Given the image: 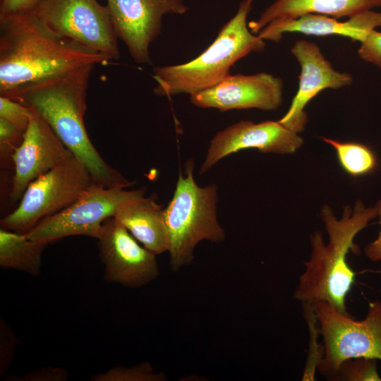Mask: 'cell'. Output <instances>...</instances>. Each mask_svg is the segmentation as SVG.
Wrapping results in <instances>:
<instances>
[{
	"instance_id": "cell-1",
	"label": "cell",
	"mask_w": 381,
	"mask_h": 381,
	"mask_svg": "<svg viewBox=\"0 0 381 381\" xmlns=\"http://www.w3.org/2000/svg\"><path fill=\"white\" fill-rule=\"evenodd\" d=\"M95 65H87L18 87L4 95L36 111L87 167L95 183L127 188L133 182L110 167L92 143L84 124L87 90Z\"/></svg>"
},
{
	"instance_id": "cell-2",
	"label": "cell",
	"mask_w": 381,
	"mask_h": 381,
	"mask_svg": "<svg viewBox=\"0 0 381 381\" xmlns=\"http://www.w3.org/2000/svg\"><path fill=\"white\" fill-rule=\"evenodd\" d=\"M111 59L49 30L33 12L0 18V95L22 85Z\"/></svg>"
},
{
	"instance_id": "cell-3",
	"label": "cell",
	"mask_w": 381,
	"mask_h": 381,
	"mask_svg": "<svg viewBox=\"0 0 381 381\" xmlns=\"http://www.w3.org/2000/svg\"><path fill=\"white\" fill-rule=\"evenodd\" d=\"M321 217L329 241L325 243L320 231L311 234L310 259L304 262L305 271L298 278L294 298L302 303L322 301L348 314L346 298L354 283L356 273L348 264L346 256L350 250L355 254L360 253L354 238L377 217V208L365 207L358 200L353 209L344 207L341 218L337 219L332 209L325 205Z\"/></svg>"
},
{
	"instance_id": "cell-4",
	"label": "cell",
	"mask_w": 381,
	"mask_h": 381,
	"mask_svg": "<svg viewBox=\"0 0 381 381\" xmlns=\"http://www.w3.org/2000/svg\"><path fill=\"white\" fill-rule=\"evenodd\" d=\"M254 0H243L237 12L224 24L214 41L195 59L182 64L157 66L153 78L158 96L190 95L208 89L230 75L231 66L251 52L265 49V40L247 23Z\"/></svg>"
},
{
	"instance_id": "cell-5",
	"label": "cell",
	"mask_w": 381,
	"mask_h": 381,
	"mask_svg": "<svg viewBox=\"0 0 381 381\" xmlns=\"http://www.w3.org/2000/svg\"><path fill=\"white\" fill-rule=\"evenodd\" d=\"M193 168L190 159L185 165V175L180 173L173 198L164 208L169 262L174 271L191 264L200 241L218 243L226 237L217 217V186H199L193 178Z\"/></svg>"
},
{
	"instance_id": "cell-6",
	"label": "cell",
	"mask_w": 381,
	"mask_h": 381,
	"mask_svg": "<svg viewBox=\"0 0 381 381\" xmlns=\"http://www.w3.org/2000/svg\"><path fill=\"white\" fill-rule=\"evenodd\" d=\"M319 332L322 337L324 355L318 370L333 381L341 363L352 358L381 361V301L369 302L363 320L341 313L327 303H313Z\"/></svg>"
},
{
	"instance_id": "cell-7",
	"label": "cell",
	"mask_w": 381,
	"mask_h": 381,
	"mask_svg": "<svg viewBox=\"0 0 381 381\" xmlns=\"http://www.w3.org/2000/svg\"><path fill=\"white\" fill-rule=\"evenodd\" d=\"M93 183L86 165L73 156L31 182L17 208L1 219V226L25 234L68 207Z\"/></svg>"
},
{
	"instance_id": "cell-8",
	"label": "cell",
	"mask_w": 381,
	"mask_h": 381,
	"mask_svg": "<svg viewBox=\"0 0 381 381\" xmlns=\"http://www.w3.org/2000/svg\"><path fill=\"white\" fill-rule=\"evenodd\" d=\"M145 193L144 187L128 190L93 183L68 207L42 219L24 234L32 241L46 244L76 235L97 239L105 219L114 217L121 205Z\"/></svg>"
},
{
	"instance_id": "cell-9",
	"label": "cell",
	"mask_w": 381,
	"mask_h": 381,
	"mask_svg": "<svg viewBox=\"0 0 381 381\" xmlns=\"http://www.w3.org/2000/svg\"><path fill=\"white\" fill-rule=\"evenodd\" d=\"M33 13L55 34L111 60L119 58L108 8L97 0H42Z\"/></svg>"
},
{
	"instance_id": "cell-10",
	"label": "cell",
	"mask_w": 381,
	"mask_h": 381,
	"mask_svg": "<svg viewBox=\"0 0 381 381\" xmlns=\"http://www.w3.org/2000/svg\"><path fill=\"white\" fill-rule=\"evenodd\" d=\"M97 240L107 282L136 289L158 277L156 255L140 245L114 217L104 221Z\"/></svg>"
},
{
	"instance_id": "cell-11",
	"label": "cell",
	"mask_w": 381,
	"mask_h": 381,
	"mask_svg": "<svg viewBox=\"0 0 381 381\" xmlns=\"http://www.w3.org/2000/svg\"><path fill=\"white\" fill-rule=\"evenodd\" d=\"M111 24L133 59L152 64L150 46L159 35L167 14L183 15L188 7L183 0H107Z\"/></svg>"
},
{
	"instance_id": "cell-12",
	"label": "cell",
	"mask_w": 381,
	"mask_h": 381,
	"mask_svg": "<svg viewBox=\"0 0 381 381\" xmlns=\"http://www.w3.org/2000/svg\"><path fill=\"white\" fill-rule=\"evenodd\" d=\"M73 156L46 121L32 109L23 141L12 157L14 175L11 200L14 202L20 200L31 182Z\"/></svg>"
},
{
	"instance_id": "cell-13",
	"label": "cell",
	"mask_w": 381,
	"mask_h": 381,
	"mask_svg": "<svg viewBox=\"0 0 381 381\" xmlns=\"http://www.w3.org/2000/svg\"><path fill=\"white\" fill-rule=\"evenodd\" d=\"M303 138L279 121L255 123L240 121L218 132L211 140L199 174H204L224 157L244 149L255 148L265 153H294Z\"/></svg>"
},
{
	"instance_id": "cell-14",
	"label": "cell",
	"mask_w": 381,
	"mask_h": 381,
	"mask_svg": "<svg viewBox=\"0 0 381 381\" xmlns=\"http://www.w3.org/2000/svg\"><path fill=\"white\" fill-rule=\"evenodd\" d=\"M193 104L220 111L256 108L276 110L283 99L281 78L267 73L229 75L217 85L190 95Z\"/></svg>"
},
{
	"instance_id": "cell-15",
	"label": "cell",
	"mask_w": 381,
	"mask_h": 381,
	"mask_svg": "<svg viewBox=\"0 0 381 381\" xmlns=\"http://www.w3.org/2000/svg\"><path fill=\"white\" fill-rule=\"evenodd\" d=\"M291 52L301 66L298 90L288 111L279 122L298 133L304 130L308 121L304 111L306 104L324 89H339L351 85L353 78L347 73L334 70L319 47L312 42L298 40Z\"/></svg>"
},
{
	"instance_id": "cell-16",
	"label": "cell",
	"mask_w": 381,
	"mask_h": 381,
	"mask_svg": "<svg viewBox=\"0 0 381 381\" xmlns=\"http://www.w3.org/2000/svg\"><path fill=\"white\" fill-rule=\"evenodd\" d=\"M380 26L381 12L373 10L357 14L344 22L325 15L306 13L294 19L272 22L258 35L264 40L278 42L285 32H296L317 36L340 35L361 42L371 30Z\"/></svg>"
},
{
	"instance_id": "cell-17",
	"label": "cell",
	"mask_w": 381,
	"mask_h": 381,
	"mask_svg": "<svg viewBox=\"0 0 381 381\" xmlns=\"http://www.w3.org/2000/svg\"><path fill=\"white\" fill-rule=\"evenodd\" d=\"M114 217L145 248L159 255L168 252L169 237L164 209L156 196H142L121 205Z\"/></svg>"
},
{
	"instance_id": "cell-18",
	"label": "cell",
	"mask_w": 381,
	"mask_h": 381,
	"mask_svg": "<svg viewBox=\"0 0 381 381\" xmlns=\"http://www.w3.org/2000/svg\"><path fill=\"white\" fill-rule=\"evenodd\" d=\"M377 7H381V0H277L248 25L253 34H258L272 22L294 19L306 13L351 18Z\"/></svg>"
},
{
	"instance_id": "cell-19",
	"label": "cell",
	"mask_w": 381,
	"mask_h": 381,
	"mask_svg": "<svg viewBox=\"0 0 381 381\" xmlns=\"http://www.w3.org/2000/svg\"><path fill=\"white\" fill-rule=\"evenodd\" d=\"M47 246L28 239L24 234L0 229V266L32 276L41 270L42 255Z\"/></svg>"
},
{
	"instance_id": "cell-20",
	"label": "cell",
	"mask_w": 381,
	"mask_h": 381,
	"mask_svg": "<svg viewBox=\"0 0 381 381\" xmlns=\"http://www.w3.org/2000/svg\"><path fill=\"white\" fill-rule=\"evenodd\" d=\"M322 139L334 148L340 166L348 174L362 176L373 173L377 168V157L368 145L326 138Z\"/></svg>"
},
{
	"instance_id": "cell-21",
	"label": "cell",
	"mask_w": 381,
	"mask_h": 381,
	"mask_svg": "<svg viewBox=\"0 0 381 381\" xmlns=\"http://www.w3.org/2000/svg\"><path fill=\"white\" fill-rule=\"evenodd\" d=\"M304 317L309 329L308 358L302 375V380H315V370L324 355V346L318 342L319 328L314 312L313 303H303Z\"/></svg>"
},
{
	"instance_id": "cell-22",
	"label": "cell",
	"mask_w": 381,
	"mask_h": 381,
	"mask_svg": "<svg viewBox=\"0 0 381 381\" xmlns=\"http://www.w3.org/2000/svg\"><path fill=\"white\" fill-rule=\"evenodd\" d=\"M377 361L364 357L346 359L339 365L333 381H381Z\"/></svg>"
},
{
	"instance_id": "cell-23",
	"label": "cell",
	"mask_w": 381,
	"mask_h": 381,
	"mask_svg": "<svg viewBox=\"0 0 381 381\" xmlns=\"http://www.w3.org/2000/svg\"><path fill=\"white\" fill-rule=\"evenodd\" d=\"M163 373H155L147 362L132 367L116 366L105 373L94 375L93 381H163Z\"/></svg>"
},
{
	"instance_id": "cell-24",
	"label": "cell",
	"mask_w": 381,
	"mask_h": 381,
	"mask_svg": "<svg viewBox=\"0 0 381 381\" xmlns=\"http://www.w3.org/2000/svg\"><path fill=\"white\" fill-rule=\"evenodd\" d=\"M24 134L11 122L0 118V156L4 167L13 166L12 157L20 145Z\"/></svg>"
},
{
	"instance_id": "cell-25",
	"label": "cell",
	"mask_w": 381,
	"mask_h": 381,
	"mask_svg": "<svg viewBox=\"0 0 381 381\" xmlns=\"http://www.w3.org/2000/svg\"><path fill=\"white\" fill-rule=\"evenodd\" d=\"M32 109L9 97L0 95V118L25 133L30 121Z\"/></svg>"
},
{
	"instance_id": "cell-26",
	"label": "cell",
	"mask_w": 381,
	"mask_h": 381,
	"mask_svg": "<svg viewBox=\"0 0 381 381\" xmlns=\"http://www.w3.org/2000/svg\"><path fill=\"white\" fill-rule=\"evenodd\" d=\"M358 54L363 61L381 68V32L371 30L361 42Z\"/></svg>"
},
{
	"instance_id": "cell-27",
	"label": "cell",
	"mask_w": 381,
	"mask_h": 381,
	"mask_svg": "<svg viewBox=\"0 0 381 381\" xmlns=\"http://www.w3.org/2000/svg\"><path fill=\"white\" fill-rule=\"evenodd\" d=\"M16 339L9 327L1 322V374L5 373L13 358Z\"/></svg>"
},
{
	"instance_id": "cell-28",
	"label": "cell",
	"mask_w": 381,
	"mask_h": 381,
	"mask_svg": "<svg viewBox=\"0 0 381 381\" xmlns=\"http://www.w3.org/2000/svg\"><path fill=\"white\" fill-rule=\"evenodd\" d=\"M42 0H1L0 18L33 12Z\"/></svg>"
},
{
	"instance_id": "cell-29",
	"label": "cell",
	"mask_w": 381,
	"mask_h": 381,
	"mask_svg": "<svg viewBox=\"0 0 381 381\" xmlns=\"http://www.w3.org/2000/svg\"><path fill=\"white\" fill-rule=\"evenodd\" d=\"M67 377V373L61 368H47L40 370L28 373L22 379L23 380H52L61 381Z\"/></svg>"
},
{
	"instance_id": "cell-30",
	"label": "cell",
	"mask_w": 381,
	"mask_h": 381,
	"mask_svg": "<svg viewBox=\"0 0 381 381\" xmlns=\"http://www.w3.org/2000/svg\"><path fill=\"white\" fill-rule=\"evenodd\" d=\"M375 207L377 211V217H379L380 231L377 238L365 247L366 257L373 262L381 260V200L377 202Z\"/></svg>"
}]
</instances>
